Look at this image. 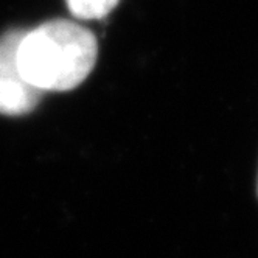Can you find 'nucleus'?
Masks as SVG:
<instances>
[{"label":"nucleus","mask_w":258,"mask_h":258,"mask_svg":"<svg viewBox=\"0 0 258 258\" xmlns=\"http://www.w3.org/2000/svg\"><path fill=\"white\" fill-rule=\"evenodd\" d=\"M24 30H10L0 36V114L25 115L36 109L45 92L34 87L19 67V45Z\"/></svg>","instance_id":"nucleus-2"},{"label":"nucleus","mask_w":258,"mask_h":258,"mask_svg":"<svg viewBox=\"0 0 258 258\" xmlns=\"http://www.w3.org/2000/svg\"><path fill=\"white\" fill-rule=\"evenodd\" d=\"M120 0H66L69 11L78 19H103Z\"/></svg>","instance_id":"nucleus-3"},{"label":"nucleus","mask_w":258,"mask_h":258,"mask_svg":"<svg viewBox=\"0 0 258 258\" xmlns=\"http://www.w3.org/2000/svg\"><path fill=\"white\" fill-rule=\"evenodd\" d=\"M97 54L94 33L72 21L54 19L25 31L17 58L24 77L34 87L66 92L89 77Z\"/></svg>","instance_id":"nucleus-1"}]
</instances>
